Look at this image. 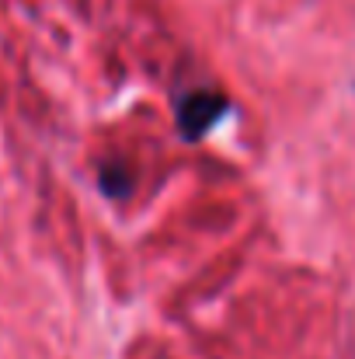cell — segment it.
<instances>
[{
	"mask_svg": "<svg viewBox=\"0 0 355 359\" xmlns=\"http://www.w3.org/2000/svg\"><path fill=\"white\" fill-rule=\"evenodd\" d=\"M230 98L220 88H188L185 95L174 98V126L185 143L206 140L220 122L230 116Z\"/></svg>",
	"mask_w": 355,
	"mask_h": 359,
	"instance_id": "obj_1",
	"label": "cell"
},
{
	"mask_svg": "<svg viewBox=\"0 0 355 359\" xmlns=\"http://www.w3.org/2000/svg\"><path fill=\"white\" fill-rule=\"evenodd\" d=\"M98 189H102V196L122 203V199L132 196L136 178H132V171H129L122 161H109V164H102V171H98Z\"/></svg>",
	"mask_w": 355,
	"mask_h": 359,
	"instance_id": "obj_2",
	"label": "cell"
}]
</instances>
